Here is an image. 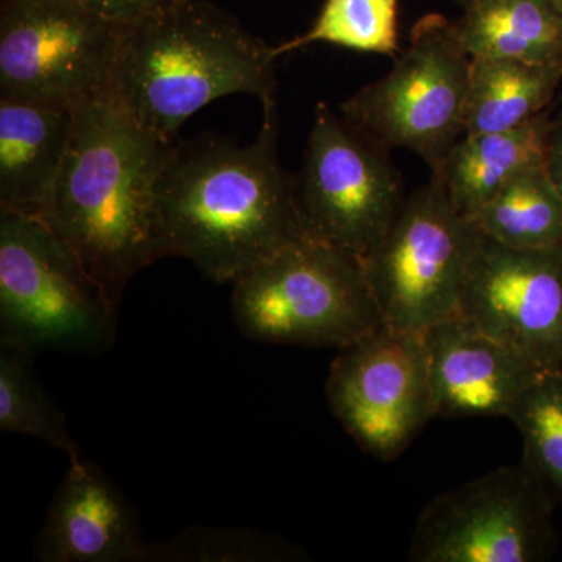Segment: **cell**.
Returning a JSON list of instances; mask_svg holds the SVG:
<instances>
[{
	"instance_id": "7402d4cb",
	"label": "cell",
	"mask_w": 562,
	"mask_h": 562,
	"mask_svg": "<svg viewBox=\"0 0 562 562\" xmlns=\"http://www.w3.org/2000/svg\"><path fill=\"white\" fill-rule=\"evenodd\" d=\"M509 419L524 439V462L562 503V369L543 371L524 392Z\"/></svg>"
},
{
	"instance_id": "ac0fdd59",
	"label": "cell",
	"mask_w": 562,
	"mask_h": 562,
	"mask_svg": "<svg viewBox=\"0 0 562 562\" xmlns=\"http://www.w3.org/2000/svg\"><path fill=\"white\" fill-rule=\"evenodd\" d=\"M561 83V65L472 58L464 135L522 127L546 113Z\"/></svg>"
},
{
	"instance_id": "6da1fadb",
	"label": "cell",
	"mask_w": 562,
	"mask_h": 562,
	"mask_svg": "<svg viewBox=\"0 0 562 562\" xmlns=\"http://www.w3.org/2000/svg\"><path fill=\"white\" fill-rule=\"evenodd\" d=\"M247 146L220 138L173 144L158 183L168 257L190 260L216 283H235L305 236L297 181L277 157L276 103Z\"/></svg>"
},
{
	"instance_id": "9a60e30c",
	"label": "cell",
	"mask_w": 562,
	"mask_h": 562,
	"mask_svg": "<svg viewBox=\"0 0 562 562\" xmlns=\"http://www.w3.org/2000/svg\"><path fill=\"white\" fill-rule=\"evenodd\" d=\"M72 125V106L0 95V210L44 217Z\"/></svg>"
},
{
	"instance_id": "8992f818",
	"label": "cell",
	"mask_w": 562,
	"mask_h": 562,
	"mask_svg": "<svg viewBox=\"0 0 562 562\" xmlns=\"http://www.w3.org/2000/svg\"><path fill=\"white\" fill-rule=\"evenodd\" d=\"M472 58L454 22L438 13L416 22L394 68L339 110L386 150H412L435 169L465 133Z\"/></svg>"
},
{
	"instance_id": "e0dca14e",
	"label": "cell",
	"mask_w": 562,
	"mask_h": 562,
	"mask_svg": "<svg viewBox=\"0 0 562 562\" xmlns=\"http://www.w3.org/2000/svg\"><path fill=\"white\" fill-rule=\"evenodd\" d=\"M454 29L471 58L562 66V11L554 0H479Z\"/></svg>"
},
{
	"instance_id": "cb8c5ba5",
	"label": "cell",
	"mask_w": 562,
	"mask_h": 562,
	"mask_svg": "<svg viewBox=\"0 0 562 562\" xmlns=\"http://www.w3.org/2000/svg\"><path fill=\"white\" fill-rule=\"evenodd\" d=\"M80 2L103 20L122 25L157 16L162 11L171 10L187 0H80Z\"/></svg>"
},
{
	"instance_id": "4fadbf2b",
	"label": "cell",
	"mask_w": 562,
	"mask_h": 562,
	"mask_svg": "<svg viewBox=\"0 0 562 562\" xmlns=\"http://www.w3.org/2000/svg\"><path fill=\"white\" fill-rule=\"evenodd\" d=\"M436 417H508L543 371L464 317L425 331Z\"/></svg>"
},
{
	"instance_id": "30bf717a",
	"label": "cell",
	"mask_w": 562,
	"mask_h": 562,
	"mask_svg": "<svg viewBox=\"0 0 562 562\" xmlns=\"http://www.w3.org/2000/svg\"><path fill=\"white\" fill-rule=\"evenodd\" d=\"M0 3V95L72 109L102 98L120 24L80 0Z\"/></svg>"
},
{
	"instance_id": "5b68a950",
	"label": "cell",
	"mask_w": 562,
	"mask_h": 562,
	"mask_svg": "<svg viewBox=\"0 0 562 562\" xmlns=\"http://www.w3.org/2000/svg\"><path fill=\"white\" fill-rule=\"evenodd\" d=\"M232 313L249 339L344 349L383 327L360 260L303 236L233 283Z\"/></svg>"
},
{
	"instance_id": "d6986e66",
	"label": "cell",
	"mask_w": 562,
	"mask_h": 562,
	"mask_svg": "<svg viewBox=\"0 0 562 562\" xmlns=\"http://www.w3.org/2000/svg\"><path fill=\"white\" fill-rule=\"evenodd\" d=\"M472 220L484 236L514 249L562 246V199L546 165L514 177Z\"/></svg>"
},
{
	"instance_id": "9c48e42d",
	"label": "cell",
	"mask_w": 562,
	"mask_h": 562,
	"mask_svg": "<svg viewBox=\"0 0 562 562\" xmlns=\"http://www.w3.org/2000/svg\"><path fill=\"white\" fill-rule=\"evenodd\" d=\"M547 484L525 462L441 495L422 513L409 557L419 562H535L557 546Z\"/></svg>"
},
{
	"instance_id": "52a82bcc",
	"label": "cell",
	"mask_w": 562,
	"mask_h": 562,
	"mask_svg": "<svg viewBox=\"0 0 562 562\" xmlns=\"http://www.w3.org/2000/svg\"><path fill=\"white\" fill-rule=\"evenodd\" d=\"M483 233L435 183L405 199L361 261L383 327L425 333L460 316L465 273Z\"/></svg>"
},
{
	"instance_id": "ffe728a7",
	"label": "cell",
	"mask_w": 562,
	"mask_h": 562,
	"mask_svg": "<svg viewBox=\"0 0 562 562\" xmlns=\"http://www.w3.org/2000/svg\"><path fill=\"white\" fill-rule=\"evenodd\" d=\"M0 430L27 436L80 457L68 420L33 371L32 355L0 347Z\"/></svg>"
},
{
	"instance_id": "603a6c76",
	"label": "cell",
	"mask_w": 562,
	"mask_h": 562,
	"mask_svg": "<svg viewBox=\"0 0 562 562\" xmlns=\"http://www.w3.org/2000/svg\"><path fill=\"white\" fill-rule=\"evenodd\" d=\"M280 554L277 547L257 532L233 530L187 531L160 549H151V560L260 561Z\"/></svg>"
},
{
	"instance_id": "2e32d148",
	"label": "cell",
	"mask_w": 562,
	"mask_h": 562,
	"mask_svg": "<svg viewBox=\"0 0 562 562\" xmlns=\"http://www.w3.org/2000/svg\"><path fill=\"white\" fill-rule=\"evenodd\" d=\"M552 121L546 111L514 131L462 136L431 169V183L460 213L475 216L514 177L546 162Z\"/></svg>"
},
{
	"instance_id": "7a4b0ae2",
	"label": "cell",
	"mask_w": 562,
	"mask_h": 562,
	"mask_svg": "<svg viewBox=\"0 0 562 562\" xmlns=\"http://www.w3.org/2000/svg\"><path fill=\"white\" fill-rule=\"evenodd\" d=\"M173 144L103 98L74 109L68 150L43 220L76 250L114 305L136 273L168 257L158 183Z\"/></svg>"
},
{
	"instance_id": "ba28073f",
	"label": "cell",
	"mask_w": 562,
	"mask_h": 562,
	"mask_svg": "<svg viewBox=\"0 0 562 562\" xmlns=\"http://www.w3.org/2000/svg\"><path fill=\"white\" fill-rule=\"evenodd\" d=\"M387 154L342 114L317 103L297 181L305 236L364 260L405 202Z\"/></svg>"
},
{
	"instance_id": "484cf974",
	"label": "cell",
	"mask_w": 562,
	"mask_h": 562,
	"mask_svg": "<svg viewBox=\"0 0 562 562\" xmlns=\"http://www.w3.org/2000/svg\"><path fill=\"white\" fill-rule=\"evenodd\" d=\"M458 3L462 7V9H469V7L473 5V3L479 2V0H457Z\"/></svg>"
},
{
	"instance_id": "4316f807",
	"label": "cell",
	"mask_w": 562,
	"mask_h": 562,
	"mask_svg": "<svg viewBox=\"0 0 562 562\" xmlns=\"http://www.w3.org/2000/svg\"><path fill=\"white\" fill-rule=\"evenodd\" d=\"M554 3H557L558 9L562 11V0H554Z\"/></svg>"
},
{
	"instance_id": "d4e9b609",
	"label": "cell",
	"mask_w": 562,
	"mask_h": 562,
	"mask_svg": "<svg viewBox=\"0 0 562 562\" xmlns=\"http://www.w3.org/2000/svg\"><path fill=\"white\" fill-rule=\"evenodd\" d=\"M543 165H546L547 173H549L562 199V114L552 121Z\"/></svg>"
},
{
	"instance_id": "3957f363",
	"label": "cell",
	"mask_w": 562,
	"mask_h": 562,
	"mask_svg": "<svg viewBox=\"0 0 562 562\" xmlns=\"http://www.w3.org/2000/svg\"><path fill=\"white\" fill-rule=\"evenodd\" d=\"M276 61L273 46L227 11L187 0L120 25L102 98L144 131L176 140L184 121L224 95L276 103Z\"/></svg>"
},
{
	"instance_id": "277c9868",
	"label": "cell",
	"mask_w": 562,
	"mask_h": 562,
	"mask_svg": "<svg viewBox=\"0 0 562 562\" xmlns=\"http://www.w3.org/2000/svg\"><path fill=\"white\" fill-rule=\"evenodd\" d=\"M120 306L60 233L40 216L0 210V347L101 353Z\"/></svg>"
},
{
	"instance_id": "44dd1931",
	"label": "cell",
	"mask_w": 562,
	"mask_h": 562,
	"mask_svg": "<svg viewBox=\"0 0 562 562\" xmlns=\"http://www.w3.org/2000/svg\"><path fill=\"white\" fill-rule=\"evenodd\" d=\"M316 43L397 57L398 0H325L308 32L273 46L279 58Z\"/></svg>"
},
{
	"instance_id": "7c38bea8",
	"label": "cell",
	"mask_w": 562,
	"mask_h": 562,
	"mask_svg": "<svg viewBox=\"0 0 562 562\" xmlns=\"http://www.w3.org/2000/svg\"><path fill=\"white\" fill-rule=\"evenodd\" d=\"M460 316L541 371L562 369V246L514 249L483 235Z\"/></svg>"
},
{
	"instance_id": "8fae6325",
	"label": "cell",
	"mask_w": 562,
	"mask_h": 562,
	"mask_svg": "<svg viewBox=\"0 0 562 562\" xmlns=\"http://www.w3.org/2000/svg\"><path fill=\"white\" fill-rule=\"evenodd\" d=\"M331 413L366 452L394 460L436 417L425 333L380 327L339 350L327 380Z\"/></svg>"
},
{
	"instance_id": "5bb4252c",
	"label": "cell",
	"mask_w": 562,
	"mask_h": 562,
	"mask_svg": "<svg viewBox=\"0 0 562 562\" xmlns=\"http://www.w3.org/2000/svg\"><path fill=\"white\" fill-rule=\"evenodd\" d=\"M36 539L43 562H143L151 549L121 491L90 461L69 460Z\"/></svg>"
}]
</instances>
